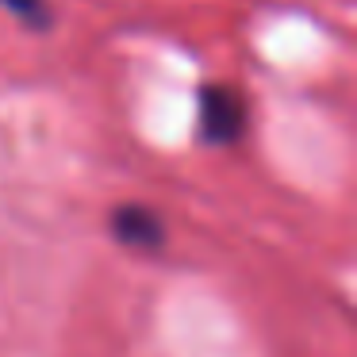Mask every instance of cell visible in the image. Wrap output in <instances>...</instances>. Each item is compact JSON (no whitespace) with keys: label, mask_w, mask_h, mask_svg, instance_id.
Segmentation results:
<instances>
[{"label":"cell","mask_w":357,"mask_h":357,"mask_svg":"<svg viewBox=\"0 0 357 357\" xmlns=\"http://www.w3.org/2000/svg\"><path fill=\"white\" fill-rule=\"evenodd\" d=\"M246 123H250V108L242 89L219 85V81L200 89V96H196V135H200V142L234 146L246 135Z\"/></svg>","instance_id":"obj_1"},{"label":"cell","mask_w":357,"mask_h":357,"mask_svg":"<svg viewBox=\"0 0 357 357\" xmlns=\"http://www.w3.org/2000/svg\"><path fill=\"white\" fill-rule=\"evenodd\" d=\"M108 227L127 250H139V254H158L165 246V223L158 211L142 208V204H119L108 215Z\"/></svg>","instance_id":"obj_2"},{"label":"cell","mask_w":357,"mask_h":357,"mask_svg":"<svg viewBox=\"0 0 357 357\" xmlns=\"http://www.w3.org/2000/svg\"><path fill=\"white\" fill-rule=\"evenodd\" d=\"M0 8L12 12L24 27L31 31H47L54 24V12H50V0H0Z\"/></svg>","instance_id":"obj_3"}]
</instances>
